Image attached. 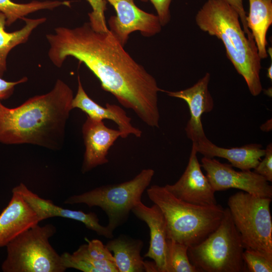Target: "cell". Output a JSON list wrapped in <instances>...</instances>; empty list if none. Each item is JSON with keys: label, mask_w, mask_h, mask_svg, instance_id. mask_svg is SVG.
<instances>
[{"label": "cell", "mask_w": 272, "mask_h": 272, "mask_svg": "<svg viewBox=\"0 0 272 272\" xmlns=\"http://www.w3.org/2000/svg\"><path fill=\"white\" fill-rule=\"evenodd\" d=\"M48 56L60 67L69 56L83 63L126 108L131 109L147 125L158 127L160 113L156 79L137 62L108 30L97 32L89 22L73 28L58 27L46 34Z\"/></svg>", "instance_id": "6da1fadb"}, {"label": "cell", "mask_w": 272, "mask_h": 272, "mask_svg": "<svg viewBox=\"0 0 272 272\" xmlns=\"http://www.w3.org/2000/svg\"><path fill=\"white\" fill-rule=\"evenodd\" d=\"M73 92L58 79L49 92L10 108L0 101V143L28 144L56 150L63 142Z\"/></svg>", "instance_id": "7a4b0ae2"}, {"label": "cell", "mask_w": 272, "mask_h": 272, "mask_svg": "<svg viewBox=\"0 0 272 272\" xmlns=\"http://www.w3.org/2000/svg\"><path fill=\"white\" fill-rule=\"evenodd\" d=\"M198 28L223 42L226 55L253 96L262 91L261 69L255 43L244 32L236 11L223 0H208L195 17Z\"/></svg>", "instance_id": "3957f363"}, {"label": "cell", "mask_w": 272, "mask_h": 272, "mask_svg": "<svg viewBox=\"0 0 272 272\" xmlns=\"http://www.w3.org/2000/svg\"><path fill=\"white\" fill-rule=\"evenodd\" d=\"M146 190L149 199L165 217L167 239L188 247L205 240L217 228L224 217V209L220 205L200 206L188 203L158 185Z\"/></svg>", "instance_id": "277c9868"}, {"label": "cell", "mask_w": 272, "mask_h": 272, "mask_svg": "<svg viewBox=\"0 0 272 272\" xmlns=\"http://www.w3.org/2000/svg\"><path fill=\"white\" fill-rule=\"evenodd\" d=\"M244 247L228 208L217 228L200 243L189 247L187 255L198 272H242Z\"/></svg>", "instance_id": "5b68a950"}, {"label": "cell", "mask_w": 272, "mask_h": 272, "mask_svg": "<svg viewBox=\"0 0 272 272\" xmlns=\"http://www.w3.org/2000/svg\"><path fill=\"white\" fill-rule=\"evenodd\" d=\"M56 232L52 224H38L24 231L6 246L7 256L1 268L4 272H63L61 255L49 239Z\"/></svg>", "instance_id": "8992f818"}, {"label": "cell", "mask_w": 272, "mask_h": 272, "mask_svg": "<svg viewBox=\"0 0 272 272\" xmlns=\"http://www.w3.org/2000/svg\"><path fill=\"white\" fill-rule=\"evenodd\" d=\"M152 169L142 170L132 179L118 184L103 185L68 197L65 204L84 203L98 207L106 214V226L112 233L128 219L131 210L142 201V196L154 175Z\"/></svg>", "instance_id": "52a82bcc"}, {"label": "cell", "mask_w": 272, "mask_h": 272, "mask_svg": "<svg viewBox=\"0 0 272 272\" xmlns=\"http://www.w3.org/2000/svg\"><path fill=\"white\" fill-rule=\"evenodd\" d=\"M271 201L240 191L229 197L228 208L244 249L272 259Z\"/></svg>", "instance_id": "ba28073f"}, {"label": "cell", "mask_w": 272, "mask_h": 272, "mask_svg": "<svg viewBox=\"0 0 272 272\" xmlns=\"http://www.w3.org/2000/svg\"><path fill=\"white\" fill-rule=\"evenodd\" d=\"M201 162V167L215 192L235 188L256 196L271 198L272 186L254 171H237L231 164L221 163L214 158L203 157Z\"/></svg>", "instance_id": "9c48e42d"}, {"label": "cell", "mask_w": 272, "mask_h": 272, "mask_svg": "<svg viewBox=\"0 0 272 272\" xmlns=\"http://www.w3.org/2000/svg\"><path fill=\"white\" fill-rule=\"evenodd\" d=\"M105 1L116 13V16H111L108 21L109 30L122 46L134 31L140 32L145 37H151L161 32L162 26L158 16L141 10L133 0Z\"/></svg>", "instance_id": "30bf717a"}, {"label": "cell", "mask_w": 272, "mask_h": 272, "mask_svg": "<svg viewBox=\"0 0 272 272\" xmlns=\"http://www.w3.org/2000/svg\"><path fill=\"white\" fill-rule=\"evenodd\" d=\"M197 152L192 144L187 165L180 178L165 188L178 198L200 206L217 204L214 189L201 169Z\"/></svg>", "instance_id": "8fae6325"}, {"label": "cell", "mask_w": 272, "mask_h": 272, "mask_svg": "<svg viewBox=\"0 0 272 272\" xmlns=\"http://www.w3.org/2000/svg\"><path fill=\"white\" fill-rule=\"evenodd\" d=\"M211 75L206 73L193 86L177 91H166L170 97L181 99L188 105L190 118L185 128L186 135L192 142H197L207 138L201 122L203 113L211 112L214 108V99L209 90Z\"/></svg>", "instance_id": "7c38bea8"}, {"label": "cell", "mask_w": 272, "mask_h": 272, "mask_svg": "<svg viewBox=\"0 0 272 272\" xmlns=\"http://www.w3.org/2000/svg\"><path fill=\"white\" fill-rule=\"evenodd\" d=\"M19 193L35 212L39 222L53 217L72 219L83 223L89 230L99 236L112 239L114 236L107 226L99 224L97 215L94 213H86L80 210L64 209L55 205L50 200L40 197L21 183L12 189Z\"/></svg>", "instance_id": "4fadbf2b"}, {"label": "cell", "mask_w": 272, "mask_h": 272, "mask_svg": "<svg viewBox=\"0 0 272 272\" xmlns=\"http://www.w3.org/2000/svg\"><path fill=\"white\" fill-rule=\"evenodd\" d=\"M85 151L82 166L83 173L108 162L109 150L121 132L118 129L107 127L103 120L87 116L82 126Z\"/></svg>", "instance_id": "5bb4252c"}, {"label": "cell", "mask_w": 272, "mask_h": 272, "mask_svg": "<svg viewBox=\"0 0 272 272\" xmlns=\"http://www.w3.org/2000/svg\"><path fill=\"white\" fill-rule=\"evenodd\" d=\"M140 220L145 222L150 229V245L144 257L152 259L158 272H167V226L165 217L156 204L147 207L142 201L131 210Z\"/></svg>", "instance_id": "9a60e30c"}, {"label": "cell", "mask_w": 272, "mask_h": 272, "mask_svg": "<svg viewBox=\"0 0 272 272\" xmlns=\"http://www.w3.org/2000/svg\"><path fill=\"white\" fill-rule=\"evenodd\" d=\"M78 90L72 102V108H79L86 113L87 116L97 120L107 119L113 121L121 132L122 138H126L130 134L140 138L142 131L133 126L131 118L120 106L107 103L103 107L94 101L86 93L82 84L80 76H78Z\"/></svg>", "instance_id": "2e32d148"}, {"label": "cell", "mask_w": 272, "mask_h": 272, "mask_svg": "<svg viewBox=\"0 0 272 272\" xmlns=\"http://www.w3.org/2000/svg\"><path fill=\"white\" fill-rule=\"evenodd\" d=\"M0 214V248L6 247L20 234L40 222L35 212L18 192Z\"/></svg>", "instance_id": "e0dca14e"}, {"label": "cell", "mask_w": 272, "mask_h": 272, "mask_svg": "<svg viewBox=\"0 0 272 272\" xmlns=\"http://www.w3.org/2000/svg\"><path fill=\"white\" fill-rule=\"evenodd\" d=\"M192 144L197 153L203 157L226 159L233 167L241 170L254 169L265 154V149L259 144H249L240 147L226 148L216 145L206 138L197 142H192Z\"/></svg>", "instance_id": "ac0fdd59"}, {"label": "cell", "mask_w": 272, "mask_h": 272, "mask_svg": "<svg viewBox=\"0 0 272 272\" xmlns=\"http://www.w3.org/2000/svg\"><path fill=\"white\" fill-rule=\"evenodd\" d=\"M105 245L112 253L118 272L145 271L141 255L144 246L141 240L121 234L111 239Z\"/></svg>", "instance_id": "d6986e66"}, {"label": "cell", "mask_w": 272, "mask_h": 272, "mask_svg": "<svg viewBox=\"0 0 272 272\" xmlns=\"http://www.w3.org/2000/svg\"><path fill=\"white\" fill-rule=\"evenodd\" d=\"M246 24L261 58L267 57L266 35L272 24V0H248Z\"/></svg>", "instance_id": "ffe728a7"}, {"label": "cell", "mask_w": 272, "mask_h": 272, "mask_svg": "<svg viewBox=\"0 0 272 272\" xmlns=\"http://www.w3.org/2000/svg\"><path fill=\"white\" fill-rule=\"evenodd\" d=\"M25 25L20 29L8 32L5 30L6 17L0 11V77L2 78L7 71V59L9 52L16 46L26 43L32 32L38 26L45 23L47 19L42 17L36 19L24 18Z\"/></svg>", "instance_id": "44dd1931"}, {"label": "cell", "mask_w": 272, "mask_h": 272, "mask_svg": "<svg viewBox=\"0 0 272 272\" xmlns=\"http://www.w3.org/2000/svg\"><path fill=\"white\" fill-rule=\"evenodd\" d=\"M80 246L72 255L92 264L99 272H118L112 253L98 239L89 240Z\"/></svg>", "instance_id": "7402d4cb"}, {"label": "cell", "mask_w": 272, "mask_h": 272, "mask_svg": "<svg viewBox=\"0 0 272 272\" xmlns=\"http://www.w3.org/2000/svg\"><path fill=\"white\" fill-rule=\"evenodd\" d=\"M70 5V2L67 1L34 0L27 3H17L12 0H0V11L6 17V26H10L18 19L22 20L32 13L43 10H52L61 6Z\"/></svg>", "instance_id": "603a6c76"}, {"label": "cell", "mask_w": 272, "mask_h": 272, "mask_svg": "<svg viewBox=\"0 0 272 272\" xmlns=\"http://www.w3.org/2000/svg\"><path fill=\"white\" fill-rule=\"evenodd\" d=\"M188 246L173 240H167V272H198L189 261Z\"/></svg>", "instance_id": "cb8c5ba5"}, {"label": "cell", "mask_w": 272, "mask_h": 272, "mask_svg": "<svg viewBox=\"0 0 272 272\" xmlns=\"http://www.w3.org/2000/svg\"><path fill=\"white\" fill-rule=\"evenodd\" d=\"M242 258L246 269L248 271H272V259L268 258L255 250L249 249H244Z\"/></svg>", "instance_id": "d4e9b609"}, {"label": "cell", "mask_w": 272, "mask_h": 272, "mask_svg": "<svg viewBox=\"0 0 272 272\" xmlns=\"http://www.w3.org/2000/svg\"><path fill=\"white\" fill-rule=\"evenodd\" d=\"M92 11L88 14L89 23L93 30L97 32H107V27L105 17L106 10L105 0H87Z\"/></svg>", "instance_id": "484cf974"}, {"label": "cell", "mask_w": 272, "mask_h": 272, "mask_svg": "<svg viewBox=\"0 0 272 272\" xmlns=\"http://www.w3.org/2000/svg\"><path fill=\"white\" fill-rule=\"evenodd\" d=\"M60 255L62 263L66 269L73 268L84 272H99L92 264L74 256L72 254L64 252Z\"/></svg>", "instance_id": "4316f807"}, {"label": "cell", "mask_w": 272, "mask_h": 272, "mask_svg": "<svg viewBox=\"0 0 272 272\" xmlns=\"http://www.w3.org/2000/svg\"><path fill=\"white\" fill-rule=\"evenodd\" d=\"M264 158L254 169V172L263 176L267 181H272V144L265 149Z\"/></svg>", "instance_id": "83f0119b"}, {"label": "cell", "mask_w": 272, "mask_h": 272, "mask_svg": "<svg viewBox=\"0 0 272 272\" xmlns=\"http://www.w3.org/2000/svg\"><path fill=\"white\" fill-rule=\"evenodd\" d=\"M141 1L144 2L149 1L153 4L162 27L169 23L171 19L170 7L172 0Z\"/></svg>", "instance_id": "f1b7e54d"}, {"label": "cell", "mask_w": 272, "mask_h": 272, "mask_svg": "<svg viewBox=\"0 0 272 272\" xmlns=\"http://www.w3.org/2000/svg\"><path fill=\"white\" fill-rule=\"evenodd\" d=\"M230 5L238 13L243 29L250 38H253L252 34L246 24V13L245 11L243 0H223Z\"/></svg>", "instance_id": "f546056e"}, {"label": "cell", "mask_w": 272, "mask_h": 272, "mask_svg": "<svg viewBox=\"0 0 272 272\" xmlns=\"http://www.w3.org/2000/svg\"><path fill=\"white\" fill-rule=\"evenodd\" d=\"M28 79L25 77L18 81L9 82L0 77V101L8 99L13 94L16 85L27 82Z\"/></svg>", "instance_id": "4dcf8cb0"}, {"label": "cell", "mask_w": 272, "mask_h": 272, "mask_svg": "<svg viewBox=\"0 0 272 272\" xmlns=\"http://www.w3.org/2000/svg\"><path fill=\"white\" fill-rule=\"evenodd\" d=\"M145 271L158 272L157 267L154 261H144Z\"/></svg>", "instance_id": "1f68e13d"}, {"label": "cell", "mask_w": 272, "mask_h": 272, "mask_svg": "<svg viewBox=\"0 0 272 272\" xmlns=\"http://www.w3.org/2000/svg\"><path fill=\"white\" fill-rule=\"evenodd\" d=\"M260 129L264 131H269L271 130V119L268 120L260 126Z\"/></svg>", "instance_id": "d6a6232c"}, {"label": "cell", "mask_w": 272, "mask_h": 272, "mask_svg": "<svg viewBox=\"0 0 272 272\" xmlns=\"http://www.w3.org/2000/svg\"><path fill=\"white\" fill-rule=\"evenodd\" d=\"M272 65L271 64L267 69V77L271 81L272 80Z\"/></svg>", "instance_id": "836d02e7"}]
</instances>
